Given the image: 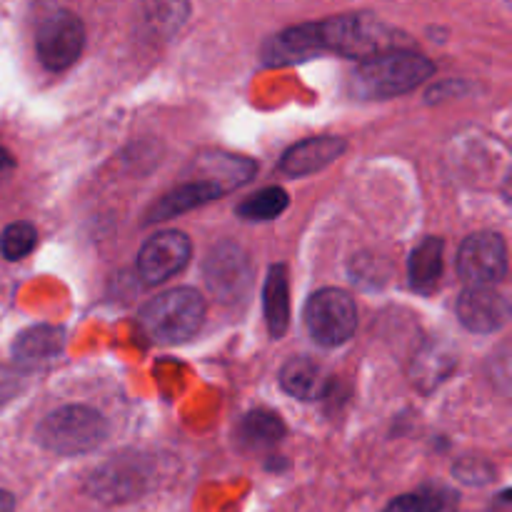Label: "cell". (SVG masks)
I'll return each mask as SVG.
<instances>
[{"instance_id": "obj_1", "label": "cell", "mask_w": 512, "mask_h": 512, "mask_svg": "<svg viewBox=\"0 0 512 512\" xmlns=\"http://www.w3.org/2000/svg\"><path fill=\"white\" fill-rule=\"evenodd\" d=\"M433 73L435 65L425 55L395 48L363 60L353 70L350 90H353L355 98L363 100L395 98V95L410 93L413 88H418Z\"/></svg>"}, {"instance_id": "obj_2", "label": "cell", "mask_w": 512, "mask_h": 512, "mask_svg": "<svg viewBox=\"0 0 512 512\" xmlns=\"http://www.w3.org/2000/svg\"><path fill=\"white\" fill-rule=\"evenodd\" d=\"M205 320V298L193 288H173L155 295L140 310V325L158 343H185Z\"/></svg>"}, {"instance_id": "obj_3", "label": "cell", "mask_w": 512, "mask_h": 512, "mask_svg": "<svg viewBox=\"0 0 512 512\" xmlns=\"http://www.w3.org/2000/svg\"><path fill=\"white\" fill-rule=\"evenodd\" d=\"M108 438V423L88 405H65L38 425V440L58 455L90 453Z\"/></svg>"}, {"instance_id": "obj_4", "label": "cell", "mask_w": 512, "mask_h": 512, "mask_svg": "<svg viewBox=\"0 0 512 512\" xmlns=\"http://www.w3.org/2000/svg\"><path fill=\"white\" fill-rule=\"evenodd\" d=\"M318 33L325 53L348 55V58H358L360 63L380 53H388V50H395V30H390L388 25H383L368 13L328 18L318 23Z\"/></svg>"}, {"instance_id": "obj_5", "label": "cell", "mask_w": 512, "mask_h": 512, "mask_svg": "<svg viewBox=\"0 0 512 512\" xmlns=\"http://www.w3.org/2000/svg\"><path fill=\"white\" fill-rule=\"evenodd\" d=\"M305 325L315 343L323 348H338L348 343L358 328L355 300L340 288L318 290L305 305Z\"/></svg>"}, {"instance_id": "obj_6", "label": "cell", "mask_w": 512, "mask_h": 512, "mask_svg": "<svg viewBox=\"0 0 512 512\" xmlns=\"http://www.w3.org/2000/svg\"><path fill=\"white\" fill-rule=\"evenodd\" d=\"M458 273L470 288H490L508 275V245L498 233H475L458 253Z\"/></svg>"}, {"instance_id": "obj_7", "label": "cell", "mask_w": 512, "mask_h": 512, "mask_svg": "<svg viewBox=\"0 0 512 512\" xmlns=\"http://www.w3.org/2000/svg\"><path fill=\"white\" fill-rule=\"evenodd\" d=\"M85 45L83 20L70 10H55L38 28L35 50L45 68L65 70L80 58Z\"/></svg>"}, {"instance_id": "obj_8", "label": "cell", "mask_w": 512, "mask_h": 512, "mask_svg": "<svg viewBox=\"0 0 512 512\" xmlns=\"http://www.w3.org/2000/svg\"><path fill=\"white\" fill-rule=\"evenodd\" d=\"M190 238L180 230H160L145 240L138 255V273L148 285L165 283L188 265Z\"/></svg>"}, {"instance_id": "obj_9", "label": "cell", "mask_w": 512, "mask_h": 512, "mask_svg": "<svg viewBox=\"0 0 512 512\" xmlns=\"http://www.w3.org/2000/svg\"><path fill=\"white\" fill-rule=\"evenodd\" d=\"M205 280L213 290L215 298L223 303L240 298L248 290L250 283V263L248 255L233 243H220L205 263Z\"/></svg>"}, {"instance_id": "obj_10", "label": "cell", "mask_w": 512, "mask_h": 512, "mask_svg": "<svg viewBox=\"0 0 512 512\" xmlns=\"http://www.w3.org/2000/svg\"><path fill=\"white\" fill-rule=\"evenodd\" d=\"M458 318L470 333H498L508 325V300L490 288H468L458 298Z\"/></svg>"}, {"instance_id": "obj_11", "label": "cell", "mask_w": 512, "mask_h": 512, "mask_svg": "<svg viewBox=\"0 0 512 512\" xmlns=\"http://www.w3.org/2000/svg\"><path fill=\"white\" fill-rule=\"evenodd\" d=\"M320 53H325V50L323 43H320L318 23H303L273 35L265 43L263 60L268 65H290L303 63V60L315 58Z\"/></svg>"}, {"instance_id": "obj_12", "label": "cell", "mask_w": 512, "mask_h": 512, "mask_svg": "<svg viewBox=\"0 0 512 512\" xmlns=\"http://www.w3.org/2000/svg\"><path fill=\"white\" fill-rule=\"evenodd\" d=\"M65 348L63 328L55 325H35L18 335L13 343V360L18 368L33 370L43 368L45 363H53Z\"/></svg>"}, {"instance_id": "obj_13", "label": "cell", "mask_w": 512, "mask_h": 512, "mask_svg": "<svg viewBox=\"0 0 512 512\" xmlns=\"http://www.w3.org/2000/svg\"><path fill=\"white\" fill-rule=\"evenodd\" d=\"M343 150V138H330V135H325V138H308L285 150L283 160H280V170L285 175H293V178L318 173V170L328 168Z\"/></svg>"}, {"instance_id": "obj_14", "label": "cell", "mask_w": 512, "mask_h": 512, "mask_svg": "<svg viewBox=\"0 0 512 512\" xmlns=\"http://www.w3.org/2000/svg\"><path fill=\"white\" fill-rule=\"evenodd\" d=\"M263 308L270 335H273L275 340H280L288 333L290 325V280L288 268H285L283 263L273 265V268L268 270V280H265L263 290Z\"/></svg>"}, {"instance_id": "obj_15", "label": "cell", "mask_w": 512, "mask_h": 512, "mask_svg": "<svg viewBox=\"0 0 512 512\" xmlns=\"http://www.w3.org/2000/svg\"><path fill=\"white\" fill-rule=\"evenodd\" d=\"M280 385L288 395L298 400H320L328 393V378L323 368L310 358H293L280 373Z\"/></svg>"}, {"instance_id": "obj_16", "label": "cell", "mask_w": 512, "mask_h": 512, "mask_svg": "<svg viewBox=\"0 0 512 512\" xmlns=\"http://www.w3.org/2000/svg\"><path fill=\"white\" fill-rule=\"evenodd\" d=\"M220 195H223V190L215 183H208V180L185 183L180 185V188H175L173 193L165 195L163 200H158V205L150 210V220H153V223H160V220L175 218V215L188 213V210L210 203V200L220 198Z\"/></svg>"}, {"instance_id": "obj_17", "label": "cell", "mask_w": 512, "mask_h": 512, "mask_svg": "<svg viewBox=\"0 0 512 512\" xmlns=\"http://www.w3.org/2000/svg\"><path fill=\"white\" fill-rule=\"evenodd\" d=\"M408 278L418 293H430V290L438 288L440 278H443V240L425 238L410 253Z\"/></svg>"}, {"instance_id": "obj_18", "label": "cell", "mask_w": 512, "mask_h": 512, "mask_svg": "<svg viewBox=\"0 0 512 512\" xmlns=\"http://www.w3.org/2000/svg\"><path fill=\"white\" fill-rule=\"evenodd\" d=\"M455 370V355L443 345H425L413 360V380L420 390H433Z\"/></svg>"}, {"instance_id": "obj_19", "label": "cell", "mask_w": 512, "mask_h": 512, "mask_svg": "<svg viewBox=\"0 0 512 512\" xmlns=\"http://www.w3.org/2000/svg\"><path fill=\"white\" fill-rule=\"evenodd\" d=\"M203 168H208L210 178H205L208 183H215L220 190L235 188V185L248 183L255 175V163L248 158H235V155H223L213 153L208 160H203Z\"/></svg>"}, {"instance_id": "obj_20", "label": "cell", "mask_w": 512, "mask_h": 512, "mask_svg": "<svg viewBox=\"0 0 512 512\" xmlns=\"http://www.w3.org/2000/svg\"><path fill=\"white\" fill-rule=\"evenodd\" d=\"M240 435H243L245 443L253 445V448H273V445L280 443V438L285 435V425L283 420L275 413H270V410H253V413L245 415Z\"/></svg>"}, {"instance_id": "obj_21", "label": "cell", "mask_w": 512, "mask_h": 512, "mask_svg": "<svg viewBox=\"0 0 512 512\" xmlns=\"http://www.w3.org/2000/svg\"><path fill=\"white\" fill-rule=\"evenodd\" d=\"M288 203L290 198L283 188H263L238 205V215L243 220L265 223V220H273L278 218L280 213H285Z\"/></svg>"}, {"instance_id": "obj_22", "label": "cell", "mask_w": 512, "mask_h": 512, "mask_svg": "<svg viewBox=\"0 0 512 512\" xmlns=\"http://www.w3.org/2000/svg\"><path fill=\"white\" fill-rule=\"evenodd\" d=\"M38 233L30 223H13L3 230L0 238V253L5 260H23L35 248Z\"/></svg>"}, {"instance_id": "obj_23", "label": "cell", "mask_w": 512, "mask_h": 512, "mask_svg": "<svg viewBox=\"0 0 512 512\" xmlns=\"http://www.w3.org/2000/svg\"><path fill=\"white\" fill-rule=\"evenodd\" d=\"M455 475H458L463 483L483 485L490 480V468L483 463V460H463V463L455 468Z\"/></svg>"}, {"instance_id": "obj_24", "label": "cell", "mask_w": 512, "mask_h": 512, "mask_svg": "<svg viewBox=\"0 0 512 512\" xmlns=\"http://www.w3.org/2000/svg\"><path fill=\"white\" fill-rule=\"evenodd\" d=\"M18 393H20L18 370L8 368V365H0V405H5L8 400H13Z\"/></svg>"}, {"instance_id": "obj_25", "label": "cell", "mask_w": 512, "mask_h": 512, "mask_svg": "<svg viewBox=\"0 0 512 512\" xmlns=\"http://www.w3.org/2000/svg\"><path fill=\"white\" fill-rule=\"evenodd\" d=\"M385 512H428V508H425L423 495H400Z\"/></svg>"}, {"instance_id": "obj_26", "label": "cell", "mask_w": 512, "mask_h": 512, "mask_svg": "<svg viewBox=\"0 0 512 512\" xmlns=\"http://www.w3.org/2000/svg\"><path fill=\"white\" fill-rule=\"evenodd\" d=\"M13 168H15L13 155H10L8 150H5L3 145H0V183H3V180L8 178L10 173H13Z\"/></svg>"}, {"instance_id": "obj_27", "label": "cell", "mask_w": 512, "mask_h": 512, "mask_svg": "<svg viewBox=\"0 0 512 512\" xmlns=\"http://www.w3.org/2000/svg\"><path fill=\"white\" fill-rule=\"evenodd\" d=\"M15 510V500L8 490H0V512H13Z\"/></svg>"}]
</instances>
